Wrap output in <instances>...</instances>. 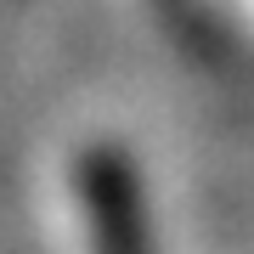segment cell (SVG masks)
Wrapping results in <instances>:
<instances>
[{"instance_id": "obj_1", "label": "cell", "mask_w": 254, "mask_h": 254, "mask_svg": "<svg viewBox=\"0 0 254 254\" xmlns=\"http://www.w3.org/2000/svg\"><path fill=\"white\" fill-rule=\"evenodd\" d=\"M79 198H85V215H91L96 254H147L136 187H130V170L113 153H91L79 164Z\"/></svg>"}]
</instances>
